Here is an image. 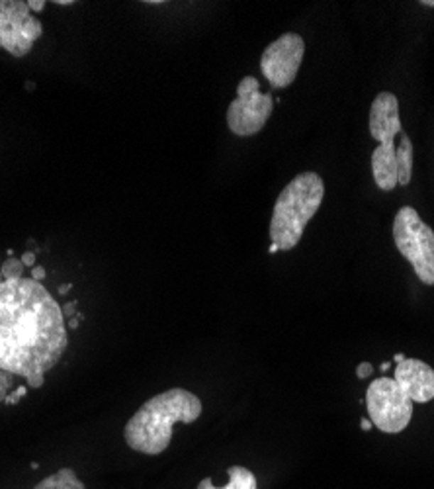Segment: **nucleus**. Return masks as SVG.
<instances>
[{"label": "nucleus", "instance_id": "1", "mask_svg": "<svg viewBox=\"0 0 434 489\" xmlns=\"http://www.w3.org/2000/svg\"><path fill=\"white\" fill-rule=\"evenodd\" d=\"M61 306L32 278L0 282V370L30 378L48 374L67 350Z\"/></svg>", "mask_w": 434, "mask_h": 489}, {"label": "nucleus", "instance_id": "2", "mask_svg": "<svg viewBox=\"0 0 434 489\" xmlns=\"http://www.w3.org/2000/svg\"><path fill=\"white\" fill-rule=\"evenodd\" d=\"M202 415L200 397L182 387L151 397L127 421L124 439L127 446L141 454H161L173 439L174 423L190 425Z\"/></svg>", "mask_w": 434, "mask_h": 489}, {"label": "nucleus", "instance_id": "3", "mask_svg": "<svg viewBox=\"0 0 434 489\" xmlns=\"http://www.w3.org/2000/svg\"><path fill=\"white\" fill-rule=\"evenodd\" d=\"M325 184L317 173H301L286 186L274 205L270 239L280 251H292L323 202Z\"/></svg>", "mask_w": 434, "mask_h": 489}, {"label": "nucleus", "instance_id": "4", "mask_svg": "<svg viewBox=\"0 0 434 489\" xmlns=\"http://www.w3.org/2000/svg\"><path fill=\"white\" fill-rule=\"evenodd\" d=\"M394 239L399 253L411 262L417 278L434 286V231L421 220L417 210L401 208L394 221Z\"/></svg>", "mask_w": 434, "mask_h": 489}, {"label": "nucleus", "instance_id": "5", "mask_svg": "<svg viewBox=\"0 0 434 489\" xmlns=\"http://www.w3.org/2000/svg\"><path fill=\"white\" fill-rule=\"evenodd\" d=\"M366 407L371 425L381 433H401L413 417V402L394 378H378L366 392Z\"/></svg>", "mask_w": 434, "mask_h": 489}, {"label": "nucleus", "instance_id": "6", "mask_svg": "<svg viewBox=\"0 0 434 489\" xmlns=\"http://www.w3.org/2000/svg\"><path fill=\"white\" fill-rule=\"evenodd\" d=\"M272 108V95L261 92V82L254 77H245L239 82L237 98L227 108V126L239 137L256 135L266 126Z\"/></svg>", "mask_w": 434, "mask_h": 489}, {"label": "nucleus", "instance_id": "7", "mask_svg": "<svg viewBox=\"0 0 434 489\" xmlns=\"http://www.w3.org/2000/svg\"><path fill=\"white\" fill-rule=\"evenodd\" d=\"M305 53V41L298 33H284L264 49L261 57V71L272 88H286L292 85Z\"/></svg>", "mask_w": 434, "mask_h": 489}, {"label": "nucleus", "instance_id": "8", "mask_svg": "<svg viewBox=\"0 0 434 489\" xmlns=\"http://www.w3.org/2000/svg\"><path fill=\"white\" fill-rule=\"evenodd\" d=\"M30 18V6L24 0H0V49L12 57H24L33 43L22 38L24 22Z\"/></svg>", "mask_w": 434, "mask_h": 489}, {"label": "nucleus", "instance_id": "9", "mask_svg": "<svg viewBox=\"0 0 434 489\" xmlns=\"http://www.w3.org/2000/svg\"><path fill=\"white\" fill-rule=\"evenodd\" d=\"M394 380L413 403L434 399V370L423 360L405 358L401 364L395 366Z\"/></svg>", "mask_w": 434, "mask_h": 489}, {"label": "nucleus", "instance_id": "10", "mask_svg": "<svg viewBox=\"0 0 434 489\" xmlns=\"http://www.w3.org/2000/svg\"><path fill=\"white\" fill-rule=\"evenodd\" d=\"M403 134L399 118V100L391 92H379L370 110V135L378 143L394 141Z\"/></svg>", "mask_w": 434, "mask_h": 489}, {"label": "nucleus", "instance_id": "11", "mask_svg": "<svg viewBox=\"0 0 434 489\" xmlns=\"http://www.w3.org/2000/svg\"><path fill=\"white\" fill-rule=\"evenodd\" d=\"M371 173L379 188L391 192L399 184L397 182V157H395V143H379L371 153Z\"/></svg>", "mask_w": 434, "mask_h": 489}, {"label": "nucleus", "instance_id": "12", "mask_svg": "<svg viewBox=\"0 0 434 489\" xmlns=\"http://www.w3.org/2000/svg\"><path fill=\"white\" fill-rule=\"evenodd\" d=\"M227 475H229V481L223 488H215L212 478H205V480L200 481L197 489H256V478L249 468L231 466V468H227Z\"/></svg>", "mask_w": 434, "mask_h": 489}, {"label": "nucleus", "instance_id": "13", "mask_svg": "<svg viewBox=\"0 0 434 489\" xmlns=\"http://www.w3.org/2000/svg\"><path fill=\"white\" fill-rule=\"evenodd\" d=\"M395 157H397V182L401 186H407L413 174V143L405 134H401L399 147H395Z\"/></svg>", "mask_w": 434, "mask_h": 489}, {"label": "nucleus", "instance_id": "14", "mask_svg": "<svg viewBox=\"0 0 434 489\" xmlns=\"http://www.w3.org/2000/svg\"><path fill=\"white\" fill-rule=\"evenodd\" d=\"M33 489H87L85 483L77 478V472L71 468H61L59 472L51 473L41 480Z\"/></svg>", "mask_w": 434, "mask_h": 489}, {"label": "nucleus", "instance_id": "15", "mask_svg": "<svg viewBox=\"0 0 434 489\" xmlns=\"http://www.w3.org/2000/svg\"><path fill=\"white\" fill-rule=\"evenodd\" d=\"M24 269V262L16 259V257H10V259H6V261L0 264V272H2L4 280H20V278H24L22 276Z\"/></svg>", "mask_w": 434, "mask_h": 489}, {"label": "nucleus", "instance_id": "16", "mask_svg": "<svg viewBox=\"0 0 434 489\" xmlns=\"http://www.w3.org/2000/svg\"><path fill=\"white\" fill-rule=\"evenodd\" d=\"M41 33H43V26H41L40 20L33 16L28 18L24 22V28H22V38L30 43H36L41 38Z\"/></svg>", "mask_w": 434, "mask_h": 489}, {"label": "nucleus", "instance_id": "17", "mask_svg": "<svg viewBox=\"0 0 434 489\" xmlns=\"http://www.w3.org/2000/svg\"><path fill=\"white\" fill-rule=\"evenodd\" d=\"M14 378L10 372H4V370H0V395H9V387L12 386V382L10 380Z\"/></svg>", "mask_w": 434, "mask_h": 489}, {"label": "nucleus", "instance_id": "18", "mask_svg": "<svg viewBox=\"0 0 434 489\" xmlns=\"http://www.w3.org/2000/svg\"><path fill=\"white\" fill-rule=\"evenodd\" d=\"M371 372H374V366H371L370 362H362L358 368H356V376H358L360 380H366V378H370Z\"/></svg>", "mask_w": 434, "mask_h": 489}, {"label": "nucleus", "instance_id": "19", "mask_svg": "<svg viewBox=\"0 0 434 489\" xmlns=\"http://www.w3.org/2000/svg\"><path fill=\"white\" fill-rule=\"evenodd\" d=\"M26 382H28V387L38 389V387H41L45 384V374H33V376H30Z\"/></svg>", "mask_w": 434, "mask_h": 489}, {"label": "nucleus", "instance_id": "20", "mask_svg": "<svg viewBox=\"0 0 434 489\" xmlns=\"http://www.w3.org/2000/svg\"><path fill=\"white\" fill-rule=\"evenodd\" d=\"M61 311H63L65 319H72L77 316V301H69V303L61 306Z\"/></svg>", "mask_w": 434, "mask_h": 489}, {"label": "nucleus", "instance_id": "21", "mask_svg": "<svg viewBox=\"0 0 434 489\" xmlns=\"http://www.w3.org/2000/svg\"><path fill=\"white\" fill-rule=\"evenodd\" d=\"M45 274H48V272H45V269L36 264V267L32 269V272H30V278H32V280H36V282H41V280L45 278Z\"/></svg>", "mask_w": 434, "mask_h": 489}, {"label": "nucleus", "instance_id": "22", "mask_svg": "<svg viewBox=\"0 0 434 489\" xmlns=\"http://www.w3.org/2000/svg\"><path fill=\"white\" fill-rule=\"evenodd\" d=\"M20 261L24 262V267L33 269V267H36V253H30V251H28V253L22 254V259H20Z\"/></svg>", "mask_w": 434, "mask_h": 489}, {"label": "nucleus", "instance_id": "23", "mask_svg": "<svg viewBox=\"0 0 434 489\" xmlns=\"http://www.w3.org/2000/svg\"><path fill=\"white\" fill-rule=\"evenodd\" d=\"M28 6H30V10H33V12H41V10L45 9V0H30Z\"/></svg>", "mask_w": 434, "mask_h": 489}, {"label": "nucleus", "instance_id": "24", "mask_svg": "<svg viewBox=\"0 0 434 489\" xmlns=\"http://www.w3.org/2000/svg\"><path fill=\"white\" fill-rule=\"evenodd\" d=\"M4 403H9V405H16V403H20V397H18L14 392L12 394L6 395V399H4Z\"/></svg>", "mask_w": 434, "mask_h": 489}, {"label": "nucleus", "instance_id": "25", "mask_svg": "<svg viewBox=\"0 0 434 489\" xmlns=\"http://www.w3.org/2000/svg\"><path fill=\"white\" fill-rule=\"evenodd\" d=\"M14 394L22 399V397H26V394H28V386H18L16 389H14Z\"/></svg>", "mask_w": 434, "mask_h": 489}, {"label": "nucleus", "instance_id": "26", "mask_svg": "<svg viewBox=\"0 0 434 489\" xmlns=\"http://www.w3.org/2000/svg\"><path fill=\"white\" fill-rule=\"evenodd\" d=\"M80 325V319L77 316L72 317V319H69V329H79Z\"/></svg>", "mask_w": 434, "mask_h": 489}, {"label": "nucleus", "instance_id": "27", "mask_svg": "<svg viewBox=\"0 0 434 489\" xmlns=\"http://www.w3.org/2000/svg\"><path fill=\"white\" fill-rule=\"evenodd\" d=\"M71 284H61L59 286V294H61V296H67V294L71 292Z\"/></svg>", "mask_w": 434, "mask_h": 489}, {"label": "nucleus", "instance_id": "28", "mask_svg": "<svg viewBox=\"0 0 434 489\" xmlns=\"http://www.w3.org/2000/svg\"><path fill=\"white\" fill-rule=\"evenodd\" d=\"M360 426H362V431H370L374 425H371L370 419H362V421H360Z\"/></svg>", "mask_w": 434, "mask_h": 489}, {"label": "nucleus", "instance_id": "29", "mask_svg": "<svg viewBox=\"0 0 434 489\" xmlns=\"http://www.w3.org/2000/svg\"><path fill=\"white\" fill-rule=\"evenodd\" d=\"M403 360H405V355H401V353H397V355L394 356V362L395 364H401Z\"/></svg>", "mask_w": 434, "mask_h": 489}, {"label": "nucleus", "instance_id": "30", "mask_svg": "<svg viewBox=\"0 0 434 489\" xmlns=\"http://www.w3.org/2000/svg\"><path fill=\"white\" fill-rule=\"evenodd\" d=\"M55 4H59V6H67V4H75V0H55Z\"/></svg>", "mask_w": 434, "mask_h": 489}, {"label": "nucleus", "instance_id": "31", "mask_svg": "<svg viewBox=\"0 0 434 489\" xmlns=\"http://www.w3.org/2000/svg\"><path fill=\"white\" fill-rule=\"evenodd\" d=\"M278 251H280V249H278L276 244H274V243H270V247H268V253H278Z\"/></svg>", "mask_w": 434, "mask_h": 489}, {"label": "nucleus", "instance_id": "32", "mask_svg": "<svg viewBox=\"0 0 434 489\" xmlns=\"http://www.w3.org/2000/svg\"><path fill=\"white\" fill-rule=\"evenodd\" d=\"M389 366H391V362H389V360H386V362L381 364L379 368H381V370H384V372H387V370H389Z\"/></svg>", "mask_w": 434, "mask_h": 489}, {"label": "nucleus", "instance_id": "33", "mask_svg": "<svg viewBox=\"0 0 434 489\" xmlns=\"http://www.w3.org/2000/svg\"><path fill=\"white\" fill-rule=\"evenodd\" d=\"M421 4H423V6H434V0H423Z\"/></svg>", "mask_w": 434, "mask_h": 489}, {"label": "nucleus", "instance_id": "34", "mask_svg": "<svg viewBox=\"0 0 434 489\" xmlns=\"http://www.w3.org/2000/svg\"><path fill=\"white\" fill-rule=\"evenodd\" d=\"M33 82H26V90H33Z\"/></svg>", "mask_w": 434, "mask_h": 489}, {"label": "nucleus", "instance_id": "35", "mask_svg": "<svg viewBox=\"0 0 434 489\" xmlns=\"http://www.w3.org/2000/svg\"><path fill=\"white\" fill-rule=\"evenodd\" d=\"M4 399H6V397H4V395H0V403H4Z\"/></svg>", "mask_w": 434, "mask_h": 489}, {"label": "nucleus", "instance_id": "36", "mask_svg": "<svg viewBox=\"0 0 434 489\" xmlns=\"http://www.w3.org/2000/svg\"><path fill=\"white\" fill-rule=\"evenodd\" d=\"M0 282H4V276H2V272H0Z\"/></svg>", "mask_w": 434, "mask_h": 489}]
</instances>
